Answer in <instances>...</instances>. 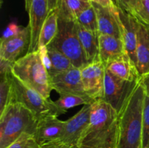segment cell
Listing matches in <instances>:
<instances>
[{"instance_id": "cell-1", "label": "cell", "mask_w": 149, "mask_h": 148, "mask_svg": "<svg viewBox=\"0 0 149 148\" xmlns=\"http://www.w3.org/2000/svg\"><path fill=\"white\" fill-rule=\"evenodd\" d=\"M119 115L102 99L92 104L88 126L81 135L77 148H116Z\"/></svg>"}, {"instance_id": "cell-2", "label": "cell", "mask_w": 149, "mask_h": 148, "mask_svg": "<svg viewBox=\"0 0 149 148\" xmlns=\"http://www.w3.org/2000/svg\"><path fill=\"white\" fill-rule=\"evenodd\" d=\"M145 96V89L140 79L118 114L119 133L116 148H142L143 110Z\"/></svg>"}, {"instance_id": "cell-3", "label": "cell", "mask_w": 149, "mask_h": 148, "mask_svg": "<svg viewBox=\"0 0 149 148\" xmlns=\"http://www.w3.org/2000/svg\"><path fill=\"white\" fill-rule=\"evenodd\" d=\"M38 118L23 104L10 102L0 114V148H6L23 133L34 136Z\"/></svg>"}, {"instance_id": "cell-4", "label": "cell", "mask_w": 149, "mask_h": 148, "mask_svg": "<svg viewBox=\"0 0 149 148\" xmlns=\"http://www.w3.org/2000/svg\"><path fill=\"white\" fill-rule=\"evenodd\" d=\"M12 73L26 86L49 98L52 90L50 76L39 49L17 59L13 63Z\"/></svg>"}, {"instance_id": "cell-5", "label": "cell", "mask_w": 149, "mask_h": 148, "mask_svg": "<svg viewBox=\"0 0 149 148\" xmlns=\"http://www.w3.org/2000/svg\"><path fill=\"white\" fill-rule=\"evenodd\" d=\"M11 97L10 102L23 104L35 115L38 120L48 115H61L67 111L60 108L55 101L42 96L37 91L26 86L15 76L10 73Z\"/></svg>"}, {"instance_id": "cell-6", "label": "cell", "mask_w": 149, "mask_h": 148, "mask_svg": "<svg viewBox=\"0 0 149 148\" xmlns=\"http://www.w3.org/2000/svg\"><path fill=\"white\" fill-rule=\"evenodd\" d=\"M49 45L65 55L76 68H82L88 64L82 49L76 21L58 18V31Z\"/></svg>"}, {"instance_id": "cell-7", "label": "cell", "mask_w": 149, "mask_h": 148, "mask_svg": "<svg viewBox=\"0 0 149 148\" xmlns=\"http://www.w3.org/2000/svg\"><path fill=\"white\" fill-rule=\"evenodd\" d=\"M138 81H125L106 70L102 100L110 104L119 114Z\"/></svg>"}, {"instance_id": "cell-8", "label": "cell", "mask_w": 149, "mask_h": 148, "mask_svg": "<svg viewBox=\"0 0 149 148\" xmlns=\"http://www.w3.org/2000/svg\"><path fill=\"white\" fill-rule=\"evenodd\" d=\"M29 15V45L27 52L39 50V42L42 27L49 15V10L47 0H31L26 9Z\"/></svg>"}, {"instance_id": "cell-9", "label": "cell", "mask_w": 149, "mask_h": 148, "mask_svg": "<svg viewBox=\"0 0 149 148\" xmlns=\"http://www.w3.org/2000/svg\"><path fill=\"white\" fill-rule=\"evenodd\" d=\"M106 68L100 60L81 68V81L86 94L94 100L103 98Z\"/></svg>"}, {"instance_id": "cell-10", "label": "cell", "mask_w": 149, "mask_h": 148, "mask_svg": "<svg viewBox=\"0 0 149 148\" xmlns=\"http://www.w3.org/2000/svg\"><path fill=\"white\" fill-rule=\"evenodd\" d=\"M126 53L135 63L138 20L132 15L116 5L113 9ZM136 65V64H135Z\"/></svg>"}, {"instance_id": "cell-11", "label": "cell", "mask_w": 149, "mask_h": 148, "mask_svg": "<svg viewBox=\"0 0 149 148\" xmlns=\"http://www.w3.org/2000/svg\"><path fill=\"white\" fill-rule=\"evenodd\" d=\"M92 104L83 105L74 116L65 120L63 133L60 141L77 148L81 135L90 123Z\"/></svg>"}, {"instance_id": "cell-12", "label": "cell", "mask_w": 149, "mask_h": 148, "mask_svg": "<svg viewBox=\"0 0 149 148\" xmlns=\"http://www.w3.org/2000/svg\"><path fill=\"white\" fill-rule=\"evenodd\" d=\"M52 90L60 94H72L88 96L84 91L81 81V69L76 67L70 68L50 77Z\"/></svg>"}, {"instance_id": "cell-13", "label": "cell", "mask_w": 149, "mask_h": 148, "mask_svg": "<svg viewBox=\"0 0 149 148\" xmlns=\"http://www.w3.org/2000/svg\"><path fill=\"white\" fill-rule=\"evenodd\" d=\"M65 120H60L58 115H48L38 120L34 137L39 145L58 140L62 136Z\"/></svg>"}, {"instance_id": "cell-14", "label": "cell", "mask_w": 149, "mask_h": 148, "mask_svg": "<svg viewBox=\"0 0 149 148\" xmlns=\"http://www.w3.org/2000/svg\"><path fill=\"white\" fill-rule=\"evenodd\" d=\"M29 28L23 27L20 33L15 36L4 40L0 43V59H5L14 63L29 45Z\"/></svg>"}, {"instance_id": "cell-15", "label": "cell", "mask_w": 149, "mask_h": 148, "mask_svg": "<svg viewBox=\"0 0 149 148\" xmlns=\"http://www.w3.org/2000/svg\"><path fill=\"white\" fill-rule=\"evenodd\" d=\"M106 70L113 75L125 81L136 82L141 79L136 65L127 53L112 59L106 66Z\"/></svg>"}, {"instance_id": "cell-16", "label": "cell", "mask_w": 149, "mask_h": 148, "mask_svg": "<svg viewBox=\"0 0 149 148\" xmlns=\"http://www.w3.org/2000/svg\"><path fill=\"white\" fill-rule=\"evenodd\" d=\"M135 59L141 76L149 73V27L138 20Z\"/></svg>"}, {"instance_id": "cell-17", "label": "cell", "mask_w": 149, "mask_h": 148, "mask_svg": "<svg viewBox=\"0 0 149 148\" xmlns=\"http://www.w3.org/2000/svg\"><path fill=\"white\" fill-rule=\"evenodd\" d=\"M39 49L50 77L74 67L71 61L64 54L51 45Z\"/></svg>"}, {"instance_id": "cell-18", "label": "cell", "mask_w": 149, "mask_h": 148, "mask_svg": "<svg viewBox=\"0 0 149 148\" xmlns=\"http://www.w3.org/2000/svg\"><path fill=\"white\" fill-rule=\"evenodd\" d=\"M96 12L99 34L110 35L121 39L119 24L114 13V7H105L91 2Z\"/></svg>"}, {"instance_id": "cell-19", "label": "cell", "mask_w": 149, "mask_h": 148, "mask_svg": "<svg viewBox=\"0 0 149 148\" xmlns=\"http://www.w3.org/2000/svg\"><path fill=\"white\" fill-rule=\"evenodd\" d=\"M99 55L100 62L106 66L112 59L126 53L125 45L121 39L110 35L99 34Z\"/></svg>"}, {"instance_id": "cell-20", "label": "cell", "mask_w": 149, "mask_h": 148, "mask_svg": "<svg viewBox=\"0 0 149 148\" xmlns=\"http://www.w3.org/2000/svg\"><path fill=\"white\" fill-rule=\"evenodd\" d=\"M77 26L79 39L88 64L99 60V33L90 31L77 23Z\"/></svg>"}, {"instance_id": "cell-21", "label": "cell", "mask_w": 149, "mask_h": 148, "mask_svg": "<svg viewBox=\"0 0 149 148\" xmlns=\"http://www.w3.org/2000/svg\"><path fill=\"white\" fill-rule=\"evenodd\" d=\"M92 5L90 1L81 0H59L58 7L55 9L58 18L76 21L77 17L84 10Z\"/></svg>"}, {"instance_id": "cell-22", "label": "cell", "mask_w": 149, "mask_h": 148, "mask_svg": "<svg viewBox=\"0 0 149 148\" xmlns=\"http://www.w3.org/2000/svg\"><path fill=\"white\" fill-rule=\"evenodd\" d=\"M58 31V15L56 10L49 12L41 31L39 49L47 46L53 41Z\"/></svg>"}, {"instance_id": "cell-23", "label": "cell", "mask_w": 149, "mask_h": 148, "mask_svg": "<svg viewBox=\"0 0 149 148\" xmlns=\"http://www.w3.org/2000/svg\"><path fill=\"white\" fill-rule=\"evenodd\" d=\"M95 101V100L91 98L89 96H82L72 94H60L59 99L55 101V102L60 108L67 111V110L68 109L73 108V107L79 105L92 104Z\"/></svg>"}, {"instance_id": "cell-24", "label": "cell", "mask_w": 149, "mask_h": 148, "mask_svg": "<svg viewBox=\"0 0 149 148\" xmlns=\"http://www.w3.org/2000/svg\"><path fill=\"white\" fill-rule=\"evenodd\" d=\"M76 22L83 26L84 28L94 33H98L97 15H96L95 10L93 4L90 7L84 10L82 12L80 13L76 20Z\"/></svg>"}, {"instance_id": "cell-25", "label": "cell", "mask_w": 149, "mask_h": 148, "mask_svg": "<svg viewBox=\"0 0 149 148\" xmlns=\"http://www.w3.org/2000/svg\"><path fill=\"white\" fill-rule=\"evenodd\" d=\"M127 12L140 22L149 25V0H135Z\"/></svg>"}, {"instance_id": "cell-26", "label": "cell", "mask_w": 149, "mask_h": 148, "mask_svg": "<svg viewBox=\"0 0 149 148\" xmlns=\"http://www.w3.org/2000/svg\"><path fill=\"white\" fill-rule=\"evenodd\" d=\"M10 73L1 75L0 82V114L4 111L10 103L11 97V81Z\"/></svg>"}, {"instance_id": "cell-27", "label": "cell", "mask_w": 149, "mask_h": 148, "mask_svg": "<svg viewBox=\"0 0 149 148\" xmlns=\"http://www.w3.org/2000/svg\"><path fill=\"white\" fill-rule=\"evenodd\" d=\"M142 148H149V96L146 94L143 110Z\"/></svg>"}, {"instance_id": "cell-28", "label": "cell", "mask_w": 149, "mask_h": 148, "mask_svg": "<svg viewBox=\"0 0 149 148\" xmlns=\"http://www.w3.org/2000/svg\"><path fill=\"white\" fill-rule=\"evenodd\" d=\"M6 148H40L33 134L24 133Z\"/></svg>"}, {"instance_id": "cell-29", "label": "cell", "mask_w": 149, "mask_h": 148, "mask_svg": "<svg viewBox=\"0 0 149 148\" xmlns=\"http://www.w3.org/2000/svg\"><path fill=\"white\" fill-rule=\"evenodd\" d=\"M22 28L23 27L18 26V25L16 24L15 23H10V24L7 26V28H6L5 30H4V32H3L1 40H4V39H9V38L15 36V35H17V33H20Z\"/></svg>"}, {"instance_id": "cell-30", "label": "cell", "mask_w": 149, "mask_h": 148, "mask_svg": "<svg viewBox=\"0 0 149 148\" xmlns=\"http://www.w3.org/2000/svg\"><path fill=\"white\" fill-rule=\"evenodd\" d=\"M40 148H77L74 147L70 146V145H66V144L63 143L59 139L56 141H53V142H47L44 145H40Z\"/></svg>"}, {"instance_id": "cell-31", "label": "cell", "mask_w": 149, "mask_h": 148, "mask_svg": "<svg viewBox=\"0 0 149 148\" xmlns=\"http://www.w3.org/2000/svg\"><path fill=\"white\" fill-rule=\"evenodd\" d=\"M13 63L5 59H0V74L4 75L12 73V68H13Z\"/></svg>"}, {"instance_id": "cell-32", "label": "cell", "mask_w": 149, "mask_h": 148, "mask_svg": "<svg viewBox=\"0 0 149 148\" xmlns=\"http://www.w3.org/2000/svg\"><path fill=\"white\" fill-rule=\"evenodd\" d=\"M135 1V0H116V5L123 8L126 11H128Z\"/></svg>"}, {"instance_id": "cell-33", "label": "cell", "mask_w": 149, "mask_h": 148, "mask_svg": "<svg viewBox=\"0 0 149 148\" xmlns=\"http://www.w3.org/2000/svg\"><path fill=\"white\" fill-rule=\"evenodd\" d=\"M90 1L91 2L96 3L99 5L103 6V7H110V8H112L116 5L114 0H90Z\"/></svg>"}, {"instance_id": "cell-34", "label": "cell", "mask_w": 149, "mask_h": 148, "mask_svg": "<svg viewBox=\"0 0 149 148\" xmlns=\"http://www.w3.org/2000/svg\"><path fill=\"white\" fill-rule=\"evenodd\" d=\"M141 79L144 86V89H145L146 94L149 96V73L142 75Z\"/></svg>"}, {"instance_id": "cell-35", "label": "cell", "mask_w": 149, "mask_h": 148, "mask_svg": "<svg viewBox=\"0 0 149 148\" xmlns=\"http://www.w3.org/2000/svg\"><path fill=\"white\" fill-rule=\"evenodd\" d=\"M48 3V7H49V12L52 10H55L58 7L59 0H47Z\"/></svg>"}, {"instance_id": "cell-36", "label": "cell", "mask_w": 149, "mask_h": 148, "mask_svg": "<svg viewBox=\"0 0 149 148\" xmlns=\"http://www.w3.org/2000/svg\"><path fill=\"white\" fill-rule=\"evenodd\" d=\"M24 1H25V6H26V9L29 6L30 3L31 2V0H24Z\"/></svg>"}, {"instance_id": "cell-37", "label": "cell", "mask_w": 149, "mask_h": 148, "mask_svg": "<svg viewBox=\"0 0 149 148\" xmlns=\"http://www.w3.org/2000/svg\"><path fill=\"white\" fill-rule=\"evenodd\" d=\"M81 1H90V0H81ZM91 2V1H90Z\"/></svg>"}, {"instance_id": "cell-38", "label": "cell", "mask_w": 149, "mask_h": 148, "mask_svg": "<svg viewBox=\"0 0 149 148\" xmlns=\"http://www.w3.org/2000/svg\"><path fill=\"white\" fill-rule=\"evenodd\" d=\"M1 3H2V0H1Z\"/></svg>"}, {"instance_id": "cell-39", "label": "cell", "mask_w": 149, "mask_h": 148, "mask_svg": "<svg viewBox=\"0 0 149 148\" xmlns=\"http://www.w3.org/2000/svg\"><path fill=\"white\" fill-rule=\"evenodd\" d=\"M114 1H115V2H116V0H114Z\"/></svg>"}, {"instance_id": "cell-40", "label": "cell", "mask_w": 149, "mask_h": 148, "mask_svg": "<svg viewBox=\"0 0 149 148\" xmlns=\"http://www.w3.org/2000/svg\"><path fill=\"white\" fill-rule=\"evenodd\" d=\"M148 27H149V25H148Z\"/></svg>"}]
</instances>
